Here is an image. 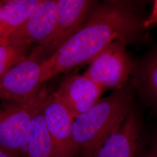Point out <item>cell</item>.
I'll use <instances>...</instances> for the list:
<instances>
[{"label": "cell", "instance_id": "7c38bea8", "mask_svg": "<svg viewBox=\"0 0 157 157\" xmlns=\"http://www.w3.org/2000/svg\"><path fill=\"white\" fill-rule=\"evenodd\" d=\"M43 107L32 121L26 157H56L54 146L45 125Z\"/></svg>", "mask_w": 157, "mask_h": 157}, {"label": "cell", "instance_id": "e0dca14e", "mask_svg": "<svg viewBox=\"0 0 157 157\" xmlns=\"http://www.w3.org/2000/svg\"><path fill=\"white\" fill-rule=\"evenodd\" d=\"M0 157H17L11 152L0 147Z\"/></svg>", "mask_w": 157, "mask_h": 157}, {"label": "cell", "instance_id": "30bf717a", "mask_svg": "<svg viewBox=\"0 0 157 157\" xmlns=\"http://www.w3.org/2000/svg\"><path fill=\"white\" fill-rule=\"evenodd\" d=\"M139 149V124L130 110L121 126L102 142L93 157H138Z\"/></svg>", "mask_w": 157, "mask_h": 157}, {"label": "cell", "instance_id": "6da1fadb", "mask_svg": "<svg viewBox=\"0 0 157 157\" xmlns=\"http://www.w3.org/2000/svg\"><path fill=\"white\" fill-rule=\"evenodd\" d=\"M145 19L128 2H104L90 13L76 33L41 62L43 83L77 66L89 64L115 40H122L127 44L135 42L144 30Z\"/></svg>", "mask_w": 157, "mask_h": 157}, {"label": "cell", "instance_id": "ba28073f", "mask_svg": "<svg viewBox=\"0 0 157 157\" xmlns=\"http://www.w3.org/2000/svg\"><path fill=\"white\" fill-rule=\"evenodd\" d=\"M57 19L56 0H40L30 16L6 41L25 40L36 44L34 47L43 48L54 34Z\"/></svg>", "mask_w": 157, "mask_h": 157}, {"label": "cell", "instance_id": "7a4b0ae2", "mask_svg": "<svg viewBox=\"0 0 157 157\" xmlns=\"http://www.w3.org/2000/svg\"><path fill=\"white\" fill-rule=\"evenodd\" d=\"M130 110V96L121 88L75 117L72 132L77 154L93 157L102 142L121 126Z\"/></svg>", "mask_w": 157, "mask_h": 157}, {"label": "cell", "instance_id": "9a60e30c", "mask_svg": "<svg viewBox=\"0 0 157 157\" xmlns=\"http://www.w3.org/2000/svg\"><path fill=\"white\" fill-rule=\"evenodd\" d=\"M155 25H157V0L154 2L151 12L148 17H146L143 23V27L146 29Z\"/></svg>", "mask_w": 157, "mask_h": 157}, {"label": "cell", "instance_id": "8fae6325", "mask_svg": "<svg viewBox=\"0 0 157 157\" xmlns=\"http://www.w3.org/2000/svg\"><path fill=\"white\" fill-rule=\"evenodd\" d=\"M40 0H5L0 11V45L19 28Z\"/></svg>", "mask_w": 157, "mask_h": 157}, {"label": "cell", "instance_id": "277c9868", "mask_svg": "<svg viewBox=\"0 0 157 157\" xmlns=\"http://www.w3.org/2000/svg\"><path fill=\"white\" fill-rule=\"evenodd\" d=\"M126 45L121 40L113 41L90 62L83 75L104 91L122 88L132 70Z\"/></svg>", "mask_w": 157, "mask_h": 157}, {"label": "cell", "instance_id": "9c48e42d", "mask_svg": "<svg viewBox=\"0 0 157 157\" xmlns=\"http://www.w3.org/2000/svg\"><path fill=\"white\" fill-rule=\"evenodd\" d=\"M104 91L84 75L69 76L55 92L73 118L101 100Z\"/></svg>", "mask_w": 157, "mask_h": 157}, {"label": "cell", "instance_id": "4fadbf2b", "mask_svg": "<svg viewBox=\"0 0 157 157\" xmlns=\"http://www.w3.org/2000/svg\"><path fill=\"white\" fill-rule=\"evenodd\" d=\"M33 44L25 40L8 41L0 45V77L25 60Z\"/></svg>", "mask_w": 157, "mask_h": 157}, {"label": "cell", "instance_id": "8992f818", "mask_svg": "<svg viewBox=\"0 0 157 157\" xmlns=\"http://www.w3.org/2000/svg\"><path fill=\"white\" fill-rule=\"evenodd\" d=\"M41 62L28 56L0 77V101L28 102L41 89Z\"/></svg>", "mask_w": 157, "mask_h": 157}, {"label": "cell", "instance_id": "3957f363", "mask_svg": "<svg viewBox=\"0 0 157 157\" xmlns=\"http://www.w3.org/2000/svg\"><path fill=\"white\" fill-rule=\"evenodd\" d=\"M48 95L45 88H41L38 95L28 102L0 103V147L17 157H26L32 121Z\"/></svg>", "mask_w": 157, "mask_h": 157}, {"label": "cell", "instance_id": "5bb4252c", "mask_svg": "<svg viewBox=\"0 0 157 157\" xmlns=\"http://www.w3.org/2000/svg\"><path fill=\"white\" fill-rule=\"evenodd\" d=\"M139 81L145 95L157 102V52L149 56L141 67Z\"/></svg>", "mask_w": 157, "mask_h": 157}, {"label": "cell", "instance_id": "2e32d148", "mask_svg": "<svg viewBox=\"0 0 157 157\" xmlns=\"http://www.w3.org/2000/svg\"><path fill=\"white\" fill-rule=\"evenodd\" d=\"M146 157H157V137L154 141L151 148Z\"/></svg>", "mask_w": 157, "mask_h": 157}, {"label": "cell", "instance_id": "5b68a950", "mask_svg": "<svg viewBox=\"0 0 157 157\" xmlns=\"http://www.w3.org/2000/svg\"><path fill=\"white\" fill-rule=\"evenodd\" d=\"M58 19L56 29L44 47H34L29 56L43 62L53 55L86 22L94 2L89 0H56Z\"/></svg>", "mask_w": 157, "mask_h": 157}, {"label": "cell", "instance_id": "ac0fdd59", "mask_svg": "<svg viewBox=\"0 0 157 157\" xmlns=\"http://www.w3.org/2000/svg\"><path fill=\"white\" fill-rule=\"evenodd\" d=\"M5 0H0V11H1V9L2 8V6L4 4Z\"/></svg>", "mask_w": 157, "mask_h": 157}, {"label": "cell", "instance_id": "52a82bcc", "mask_svg": "<svg viewBox=\"0 0 157 157\" xmlns=\"http://www.w3.org/2000/svg\"><path fill=\"white\" fill-rule=\"evenodd\" d=\"M43 115L56 157H75L78 154L73 143L74 118L55 92L48 95L43 107Z\"/></svg>", "mask_w": 157, "mask_h": 157}]
</instances>
